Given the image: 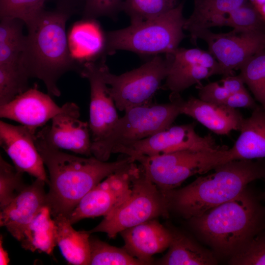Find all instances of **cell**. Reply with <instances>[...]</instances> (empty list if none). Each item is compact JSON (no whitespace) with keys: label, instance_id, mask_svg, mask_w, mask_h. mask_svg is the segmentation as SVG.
Masks as SVG:
<instances>
[{"label":"cell","instance_id":"6da1fadb","mask_svg":"<svg viewBox=\"0 0 265 265\" xmlns=\"http://www.w3.org/2000/svg\"><path fill=\"white\" fill-rule=\"evenodd\" d=\"M37 148L49 174L47 206L53 217H68L81 199L103 180L135 161L130 156L113 162L100 160L94 156L78 157L65 153L49 144L37 131Z\"/></svg>","mask_w":265,"mask_h":265},{"label":"cell","instance_id":"7a4b0ae2","mask_svg":"<svg viewBox=\"0 0 265 265\" xmlns=\"http://www.w3.org/2000/svg\"><path fill=\"white\" fill-rule=\"evenodd\" d=\"M188 220L217 259L229 260L265 231V206L247 186L234 199Z\"/></svg>","mask_w":265,"mask_h":265},{"label":"cell","instance_id":"3957f363","mask_svg":"<svg viewBox=\"0 0 265 265\" xmlns=\"http://www.w3.org/2000/svg\"><path fill=\"white\" fill-rule=\"evenodd\" d=\"M70 12L57 8L44 10L27 27L24 50L20 62L30 78L41 80L48 94L59 97V79L65 73L78 68L69 47L66 24Z\"/></svg>","mask_w":265,"mask_h":265},{"label":"cell","instance_id":"277c9868","mask_svg":"<svg viewBox=\"0 0 265 265\" xmlns=\"http://www.w3.org/2000/svg\"><path fill=\"white\" fill-rule=\"evenodd\" d=\"M213 170L182 188L164 193L169 211L189 219L234 199L251 182L265 180V159L232 160Z\"/></svg>","mask_w":265,"mask_h":265},{"label":"cell","instance_id":"5b68a950","mask_svg":"<svg viewBox=\"0 0 265 265\" xmlns=\"http://www.w3.org/2000/svg\"><path fill=\"white\" fill-rule=\"evenodd\" d=\"M183 7L182 2L158 17L108 32L104 53L112 54L127 50L143 55L172 53L186 37Z\"/></svg>","mask_w":265,"mask_h":265},{"label":"cell","instance_id":"8992f818","mask_svg":"<svg viewBox=\"0 0 265 265\" xmlns=\"http://www.w3.org/2000/svg\"><path fill=\"white\" fill-rule=\"evenodd\" d=\"M137 106L126 110L107 137L91 148L92 155L107 161L113 148L120 144L138 141L170 127L181 114L177 102Z\"/></svg>","mask_w":265,"mask_h":265},{"label":"cell","instance_id":"52a82bcc","mask_svg":"<svg viewBox=\"0 0 265 265\" xmlns=\"http://www.w3.org/2000/svg\"><path fill=\"white\" fill-rule=\"evenodd\" d=\"M169 212L164 194L139 166L127 199L88 232H103L114 238L126 229L159 216H167Z\"/></svg>","mask_w":265,"mask_h":265},{"label":"cell","instance_id":"ba28073f","mask_svg":"<svg viewBox=\"0 0 265 265\" xmlns=\"http://www.w3.org/2000/svg\"><path fill=\"white\" fill-rule=\"evenodd\" d=\"M170 64L169 54L165 58L156 55L140 67L120 75L108 69L104 79L117 109L121 111L150 104L162 81L168 74Z\"/></svg>","mask_w":265,"mask_h":265},{"label":"cell","instance_id":"9c48e42d","mask_svg":"<svg viewBox=\"0 0 265 265\" xmlns=\"http://www.w3.org/2000/svg\"><path fill=\"white\" fill-rule=\"evenodd\" d=\"M194 123L171 126L144 139L115 146L112 154L121 153L132 159L153 156L178 151L212 152L223 148L211 134L198 135Z\"/></svg>","mask_w":265,"mask_h":265},{"label":"cell","instance_id":"30bf717a","mask_svg":"<svg viewBox=\"0 0 265 265\" xmlns=\"http://www.w3.org/2000/svg\"><path fill=\"white\" fill-rule=\"evenodd\" d=\"M139 166L133 161L102 181L79 202L67 217L73 225L86 218L105 217L119 207L128 197L132 180Z\"/></svg>","mask_w":265,"mask_h":265},{"label":"cell","instance_id":"8fae6325","mask_svg":"<svg viewBox=\"0 0 265 265\" xmlns=\"http://www.w3.org/2000/svg\"><path fill=\"white\" fill-rule=\"evenodd\" d=\"M209 152L178 151L133 159L145 175L163 193L175 189L186 179L204 173V162Z\"/></svg>","mask_w":265,"mask_h":265},{"label":"cell","instance_id":"7c38bea8","mask_svg":"<svg viewBox=\"0 0 265 265\" xmlns=\"http://www.w3.org/2000/svg\"><path fill=\"white\" fill-rule=\"evenodd\" d=\"M205 41L209 52L220 65L221 75H233L251 57L265 50V33L237 31L216 33L209 29L198 32L192 42Z\"/></svg>","mask_w":265,"mask_h":265},{"label":"cell","instance_id":"4fadbf2b","mask_svg":"<svg viewBox=\"0 0 265 265\" xmlns=\"http://www.w3.org/2000/svg\"><path fill=\"white\" fill-rule=\"evenodd\" d=\"M107 68L103 57L98 62H85L80 72L82 78L87 79L90 86L88 124L91 148L107 137L119 119L114 102L104 79Z\"/></svg>","mask_w":265,"mask_h":265},{"label":"cell","instance_id":"5bb4252c","mask_svg":"<svg viewBox=\"0 0 265 265\" xmlns=\"http://www.w3.org/2000/svg\"><path fill=\"white\" fill-rule=\"evenodd\" d=\"M168 54L169 70L165 83L160 88L171 93L180 94L193 85L201 84L202 80L221 75L220 65L209 51L178 48Z\"/></svg>","mask_w":265,"mask_h":265},{"label":"cell","instance_id":"9a60e30c","mask_svg":"<svg viewBox=\"0 0 265 265\" xmlns=\"http://www.w3.org/2000/svg\"><path fill=\"white\" fill-rule=\"evenodd\" d=\"M64 105V110L51 120L50 125L44 126L39 132L55 148L92 156L88 123L79 119L80 108L76 104L67 102Z\"/></svg>","mask_w":265,"mask_h":265},{"label":"cell","instance_id":"2e32d148","mask_svg":"<svg viewBox=\"0 0 265 265\" xmlns=\"http://www.w3.org/2000/svg\"><path fill=\"white\" fill-rule=\"evenodd\" d=\"M27 127L0 121V145L19 171L48 185L45 164L35 144V134Z\"/></svg>","mask_w":265,"mask_h":265},{"label":"cell","instance_id":"e0dca14e","mask_svg":"<svg viewBox=\"0 0 265 265\" xmlns=\"http://www.w3.org/2000/svg\"><path fill=\"white\" fill-rule=\"evenodd\" d=\"M51 96L36 87L28 89L0 106V117L19 122L36 132L65 109L64 105L58 106Z\"/></svg>","mask_w":265,"mask_h":265},{"label":"cell","instance_id":"ac0fdd59","mask_svg":"<svg viewBox=\"0 0 265 265\" xmlns=\"http://www.w3.org/2000/svg\"><path fill=\"white\" fill-rule=\"evenodd\" d=\"M252 110L249 117L244 118L240 134L233 147L213 152L211 161L213 169L234 160L265 159V110L258 106Z\"/></svg>","mask_w":265,"mask_h":265},{"label":"cell","instance_id":"d6986e66","mask_svg":"<svg viewBox=\"0 0 265 265\" xmlns=\"http://www.w3.org/2000/svg\"><path fill=\"white\" fill-rule=\"evenodd\" d=\"M45 184L44 181L36 179L0 210V226L4 227L19 241L27 226L47 205Z\"/></svg>","mask_w":265,"mask_h":265},{"label":"cell","instance_id":"ffe728a7","mask_svg":"<svg viewBox=\"0 0 265 265\" xmlns=\"http://www.w3.org/2000/svg\"><path fill=\"white\" fill-rule=\"evenodd\" d=\"M169 99L177 102L180 114L193 118L215 134L228 135L233 131H239L244 118L236 108L193 96L185 100L180 94L171 93Z\"/></svg>","mask_w":265,"mask_h":265},{"label":"cell","instance_id":"44dd1931","mask_svg":"<svg viewBox=\"0 0 265 265\" xmlns=\"http://www.w3.org/2000/svg\"><path fill=\"white\" fill-rule=\"evenodd\" d=\"M119 234L124 241L123 247L144 265L154 263L153 256L167 249L172 239L169 228L156 218L126 229Z\"/></svg>","mask_w":265,"mask_h":265},{"label":"cell","instance_id":"7402d4cb","mask_svg":"<svg viewBox=\"0 0 265 265\" xmlns=\"http://www.w3.org/2000/svg\"><path fill=\"white\" fill-rule=\"evenodd\" d=\"M172 239L167 253L155 262L162 265H214L218 264L213 252L191 236L175 228H169Z\"/></svg>","mask_w":265,"mask_h":265},{"label":"cell","instance_id":"603a6c76","mask_svg":"<svg viewBox=\"0 0 265 265\" xmlns=\"http://www.w3.org/2000/svg\"><path fill=\"white\" fill-rule=\"evenodd\" d=\"M67 36L71 54L76 61H91L104 52L106 36L95 19L76 22Z\"/></svg>","mask_w":265,"mask_h":265},{"label":"cell","instance_id":"cb8c5ba5","mask_svg":"<svg viewBox=\"0 0 265 265\" xmlns=\"http://www.w3.org/2000/svg\"><path fill=\"white\" fill-rule=\"evenodd\" d=\"M53 219L56 227V244L67 262L74 265H89L91 234L75 230L65 216L58 215Z\"/></svg>","mask_w":265,"mask_h":265},{"label":"cell","instance_id":"d4e9b609","mask_svg":"<svg viewBox=\"0 0 265 265\" xmlns=\"http://www.w3.org/2000/svg\"><path fill=\"white\" fill-rule=\"evenodd\" d=\"M51 210L44 206L25 229L20 240L25 249L52 255L56 244V227Z\"/></svg>","mask_w":265,"mask_h":265},{"label":"cell","instance_id":"484cf974","mask_svg":"<svg viewBox=\"0 0 265 265\" xmlns=\"http://www.w3.org/2000/svg\"><path fill=\"white\" fill-rule=\"evenodd\" d=\"M244 0H194L192 14L186 19L184 29L189 31L191 40L199 31L207 29L211 18L217 14H228Z\"/></svg>","mask_w":265,"mask_h":265},{"label":"cell","instance_id":"4316f807","mask_svg":"<svg viewBox=\"0 0 265 265\" xmlns=\"http://www.w3.org/2000/svg\"><path fill=\"white\" fill-rule=\"evenodd\" d=\"M25 23L16 18H0V64L18 62L24 50L26 35Z\"/></svg>","mask_w":265,"mask_h":265},{"label":"cell","instance_id":"83f0119b","mask_svg":"<svg viewBox=\"0 0 265 265\" xmlns=\"http://www.w3.org/2000/svg\"><path fill=\"white\" fill-rule=\"evenodd\" d=\"M91 265H142L124 248L109 245L100 239L90 237Z\"/></svg>","mask_w":265,"mask_h":265},{"label":"cell","instance_id":"f1b7e54d","mask_svg":"<svg viewBox=\"0 0 265 265\" xmlns=\"http://www.w3.org/2000/svg\"><path fill=\"white\" fill-rule=\"evenodd\" d=\"M28 79L20 62L0 64V106L28 89Z\"/></svg>","mask_w":265,"mask_h":265},{"label":"cell","instance_id":"f546056e","mask_svg":"<svg viewBox=\"0 0 265 265\" xmlns=\"http://www.w3.org/2000/svg\"><path fill=\"white\" fill-rule=\"evenodd\" d=\"M239 70L245 84L265 110V50L251 57Z\"/></svg>","mask_w":265,"mask_h":265},{"label":"cell","instance_id":"4dcf8cb0","mask_svg":"<svg viewBox=\"0 0 265 265\" xmlns=\"http://www.w3.org/2000/svg\"><path fill=\"white\" fill-rule=\"evenodd\" d=\"M177 0H125L122 10L137 24L158 17L177 6Z\"/></svg>","mask_w":265,"mask_h":265},{"label":"cell","instance_id":"1f68e13d","mask_svg":"<svg viewBox=\"0 0 265 265\" xmlns=\"http://www.w3.org/2000/svg\"><path fill=\"white\" fill-rule=\"evenodd\" d=\"M227 15V26L234 30L265 33V21L249 0H244Z\"/></svg>","mask_w":265,"mask_h":265},{"label":"cell","instance_id":"d6a6232c","mask_svg":"<svg viewBox=\"0 0 265 265\" xmlns=\"http://www.w3.org/2000/svg\"><path fill=\"white\" fill-rule=\"evenodd\" d=\"M47 0H0V18H16L27 27L31 25L45 10Z\"/></svg>","mask_w":265,"mask_h":265},{"label":"cell","instance_id":"836d02e7","mask_svg":"<svg viewBox=\"0 0 265 265\" xmlns=\"http://www.w3.org/2000/svg\"><path fill=\"white\" fill-rule=\"evenodd\" d=\"M23 172L0 156V208L6 207L26 186Z\"/></svg>","mask_w":265,"mask_h":265},{"label":"cell","instance_id":"e575fe53","mask_svg":"<svg viewBox=\"0 0 265 265\" xmlns=\"http://www.w3.org/2000/svg\"><path fill=\"white\" fill-rule=\"evenodd\" d=\"M232 265H265V231L228 260Z\"/></svg>","mask_w":265,"mask_h":265},{"label":"cell","instance_id":"d590c367","mask_svg":"<svg viewBox=\"0 0 265 265\" xmlns=\"http://www.w3.org/2000/svg\"><path fill=\"white\" fill-rule=\"evenodd\" d=\"M123 0H84V19H92L107 16L116 18L122 10Z\"/></svg>","mask_w":265,"mask_h":265},{"label":"cell","instance_id":"8d00e7d4","mask_svg":"<svg viewBox=\"0 0 265 265\" xmlns=\"http://www.w3.org/2000/svg\"><path fill=\"white\" fill-rule=\"evenodd\" d=\"M196 87L198 90V98L212 104L224 105L230 95L218 82H210L204 86L200 84Z\"/></svg>","mask_w":265,"mask_h":265},{"label":"cell","instance_id":"74e56055","mask_svg":"<svg viewBox=\"0 0 265 265\" xmlns=\"http://www.w3.org/2000/svg\"><path fill=\"white\" fill-rule=\"evenodd\" d=\"M224 105L234 108H246L252 110L258 106L246 88L237 93L229 95Z\"/></svg>","mask_w":265,"mask_h":265},{"label":"cell","instance_id":"f35d334b","mask_svg":"<svg viewBox=\"0 0 265 265\" xmlns=\"http://www.w3.org/2000/svg\"><path fill=\"white\" fill-rule=\"evenodd\" d=\"M220 82L230 95L237 93L245 88V83L239 75L225 76Z\"/></svg>","mask_w":265,"mask_h":265},{"label":"cell","instance_id":"ab89813d","mask_svg":"<svg viewBox=\"0 0 265 265\" xmlns=\"http://www.w3.org/2000/svg\"><path fill=\"white\" fill-rule=\"evenodd\" d=\"M57 8L66 10L72 13L76 7L84 0H57Z\"/></svg>","mask_w":265,"mask_h":265},{"label":"cell","instance_id":"60d3db41","mask_svg":"<svg viewBox=\"0 0 265 265\" xmlns=\"http://www.w3.org/2000/svg\"><path fill=\"white\" fill-rule=\"evenodd\" d=\"M1 238V236L0 239V265H6L9 263V259L7 251L3 248Z\"/></svg>","mask_w":265,"mask_h":265},{"label":"cell","instance_id":"b9f144b4","mask_svg":"<svg viewBox=\"0 0 265 265\" xmlns=\"http://www.w3.org/2000/svg\"><path fill=\"white\" fill-rule=\"evenodd\" d=\"M256 7L258 8L265 3V0H249Z\"/></svg>","mask_w":265,"mask_h":265},{"label":"cell","instance_id":"7bdbcfd3","mask_svg":"<svg viewBox=\"0 0 265 265\" xmlns=\"http://www.w3.org/2000/svg\"><path fill=\"white\" fill-rule=\"evenodd\" d=\"M264 20L265 21V3L257 8Z\"/></svg>","mask_w":265,"mask_h":265},{"label":"cell","instance_id":"ee69618b","mask_svg":"<svg viewBox=\"0 0 265 265\" xmlns=\"http://www.w3.org/2000/svg\"><path fill=\"white\" fill-rule=\"evenodd\" d=\"M264 196L265 197V194H264Z\"/></svg>","mask_w":265,"mask_h":265}]
</instances>
